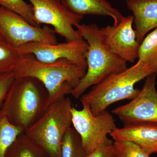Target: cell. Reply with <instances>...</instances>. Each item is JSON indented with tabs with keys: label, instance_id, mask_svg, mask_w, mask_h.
<instances>
[{
	"label": "cell",
	"instance_id": "6da1fadb",
	"mask_svg": "<svg viewBox=\"0 0 157 157\" xmlns=\"http://www.w3.org/2000/svg\"><path fill=\"white\" fill-rule=\"evenodd\" d=\"M87 64L63 59L51 63L37 60L31 54H22L13 73L15 78L31 77L42 82L48 93L47 107L71 94L85 75Z\"/></svg>",
	"mask_w": 157,
	"mask_h": 157
},
{
	"label": "cell",
	"instance_id": "7a4b0ae2",
	"mask_svg": "<svg viewBox=\"0 0 157 157\" xmlns=\"http://www.w3.org/2000/svg\"><path fill=\"white\" fill-rule=\"evenodd\" d=\"M76 28L88 45L86 73L71 94L75 99H78L90 87L110 75L123 72L128 67L126 62L109 49L101 28L97 25L79 24Z\"/></svg>",
	"mask_w": 157,
	"mask_h": 157
},
{
	"label": "cell",
	"instance_id": "3957f363",
	"mask_svg": "<svg viewBox=\"0 0 157 157\" xmlns=\"http://www.w3.org/2000/svg\"><path fill=\"white\" fill-rule=\"evenodd\" d=\"M48 93L42 82L31 77L15 78L0 110L15 126L25 131L47 108Z\"/></svg>",
	"mask_w": 157,
	"mask_h": 157
},
{
	"label": "cell",
	"instance_id": "277c9868",
	"mask_svg": "<svg viewBox=\"0 0 157 157\" xmlns=\"http://www.w3.org/2000/svg\"><path fill=\"white\" fill-rule=\"evenodd\" d=\"M153 73L157 74V68L138 60L130 68L93 86L80 97V102L87 104L93 114L98 115L116 102L135 98L140 90L135 84Z\"/></svg>",
	"mask_w": 157,
	"mask_h": 157
},
{
	"label": "cell",
	"instance_id": "5b68a950",
	"mask_svg": "<svg viewBox=\"0 0 157 157\" xmlns=\"http://www.w3.org/2000/svg\"><path fill=\"white\" fill-rule=\"evenodd\" d=\"M73 107L68 97L54 102L33 125L25 131L26 135L50 157H61L63 138L72 125Z\"/></svg>",
	"mask_w": 157,
	"mask_h": 157
},
{
	"label": "cell",
	"instance_id": "8992f818",
	"mask_svg": "<svg viewBox=\"0 0 157 157\" xmlns=\"http://www.w3.org/2000/svg\"><path fill=\"white\" fill-rule=\"evenodd\" d=\"M82 104L81 109L72 107L71 113L72 125L80 136L86 156L113 144L108 136L117 127L113 116L107 109L94 115L87 104Z\"/></svg>",
	"mask_w": 157,
	"mask_h": 157
},
{
	"label": "cell",
	"instance_id": "52a82bcc",
	"mask_svg": "<svg viewBox=\"0 0 157 157\" xmlns=\"http://www.w3.org/2000/svg\"><path fill=\"white\" fill-rule=\"evenodd\" d=\"M33 8L34 19L38 26H51L56 34L66 42L82 40L74 27L80 24L83 17L70 12L61 0H29Z\"/></svg>",
	"mask_w": 157,
	"mask_h": 157
},
{
	"label": "cell",
	"instance_id": "ba28073f",
	"mask_svg": "<svg viewBox=\"0 0 157 157\" xmlns=\"http://www.w3.org/2000/svg\"><path fill=\"white\" fill-rule=\"evenodd\" d=\"M0 33L17 48L32 42L58 43L53 29L33 25L19 14L1 6Z\"/></svg>",
	"mask_w": 157,
	"mask_h": 157
},
{
	"label": "cell",
	"instance_id": "9c48e42d",
	"mask_svg": "<svg viewBox=\"0 0 157 157\" xmlns=\"http://www.w3.org/2000/svg\"><path fill=\"white\" fill-rule=\"evenodd\" d=\"M157 73L145 78L138 94L128 104L114 108L111 113L125 125L141 123H157Z\"/></svg>",
	"mask_w": 157,
	"mask_h": 157
},
{
	"label": "cell",
	"instance_id": "30bf717a",
	"mask_svg": "<svg viewBox=\"0 0 157 157\" xmlns=\"http://www.w3.org/2000/svg\"><path fill=\"white\" fill-rule=\"evenodd\" d=\"M88 49V45L84 39L53 44L32 42L18 48L21 54H31L37 60L45 63H51L66 59L86 64Z\"/></svg>",
	"mask_w": 157,
	"mask_h": 157
},
{
	"label": "cell",
	"instance_id": "8fae6325",
	"mask_svg": "<svg viewBox=\"0 0 157 157\" xmlns=\"http://www.w3.org/2000/svg\"><path fill=\"white\" fill-rule=\"evenodd\" d=\"M133 15L123 17L117 24L101 28L104 40L113 52L125 61L134 63L138 59L140 43L133 28Z\"/></svg>",
	"mask_w": 157,
	"mask_h": 157
},
{
	"label": "cell",
	"instance_id": "7c38bea8",
	"mask_svg": "<svg viewBox=\"0 0 157 157\" xmlns=\"http://www.w3.org/2000/svg\"><path fill=\"white\" fill-rule=\"evenodd\" d=\"M109 135L114 141H131L150 155L157 153V123L125 125L116 128Z\"/></svg>",
	"mask_w": 157,
	"mask_h": 157
},
{
	"label": "cell",
	"instance_id": "4fadbf2b",
	"mask_svg": "<svg viewBox=\"0 0 157 157\" xmlns=\"http://www.w3.org/2000/svg\"><path fill=\"white\" fill-rule=\"evenodd\" d=\"M126 4L133 14L136 38L140 43L157 28V0H126Z\"/></svg>",
	"mask_w": 157,
	"mask_h": 157
},
{
	"label": "cell",
	"instance_id": "5bb4252c",
	"mask_svg": "<svg viewBox=\"0 0 157 157\" xmlns=\"http://www.w3.org/2000/svg\"><path fill=\"white\" fill-rule=\"evenodd\" d=\"M64 6L73 14L83 17L85 15L109 16L118 23L124 17L107 0H61Z\"/></svg>",
	"mask_w": 157,
	"mask_h": 157
},
{
	"label": "cell",
	"instance_id": "9a60e30c",
	"mask_svg": "<svg viewBox=\"0 0 157 157\" xmlns=\"http://www.w3.org/2000/svg\"><path fill=\"white\" fill-rule=\"evenodd\" d=\"M5 157H50L45 151L26 135L20 134L9 147Z\"/></svg>",
	"mask_w": 157,
	"mask_h": 157
},
{
	"label": "cell",
	"instance_id": "2e32d148",
	"mask_svg": "<svg viewBox=\"0 0 157 157\" xmlns=\"http://www.w3.org/2000/svg\"><path fill=\"white\" fill-rule=\"evenodd\" d=\"M21 55L0 33V74L13 72Z\"/></svg>",
	"mask_w": 157,
	"mask_h": 157
},
{
	"label": "cell",
	"instance_id": "e0dca14e",
	"mask_svg": "<svg viewBox=\"0 0 157 157\" xmlns=\"http://www.w3.org/2000/svg\"><path fill=\"white\" fill-rule=\"evenodd\" d=\"M138 60L157 68V28L147 34L140 43Z\"/></svg>",
	"mask_w": 157,
	"mask_h": 157
},
{
	"label": "cell",
	"instance_id": "ac0fdd59",
	"mask_svg": "<svg viewBox=\"0 0 157 157\" xmlns=\"http://www.w3.org/2000/svg\"><path fill=\"white\" fill-rule=\"evenodd\" d=\"M24 130L12 124L0 110V157H5L8 148Z\"/></svg>",
	"mask_w": 157,
	"mask_h": 157
},
{
	"label": "cell",
	"instance_id": "d6986e66",
	"mask_svg": "<svg viewBox=\"0 0 157 157\" xmlns=\"http://www.w3.org/2000/svg\"><path fill=\"white\" fill-rule=\"evenodd\" d=\"M85 153L81 138L72 127L68 129L63 138L61 157H84Z\"/></svg>",
	"mask_w": 157,
	"mask_h": 157
},
{
	"label": "cell",
	"instance_id": "ffe728a7",
	"mask_svg": "<svg viewBox=\"0 0 157 157\" xmlns=\"http://www.w3.org/2000/svg\"><path fill=\"white\" fill-rule=\"evenodd\" d=\"M0 6L19 14L31 24L38 26L34 20L32 5L25 0H0Z\"/></svg>",
	"mask_w": 157,
	"mask_h": 157
},
{
	"label": "cell",
	"instance_id": "44dd1931",
	"mask_svg": "<svg viewBox=\"0 0 157 157\" xmlns=\"http://www.w3.org/2000/svg\"><path fill=\"white\" fill-rule=\"evenodd\" d=\"M116 157H150L136 144L128 141H114Z\"/></svg>",
	"mask_w": 157,
	"mask_h": 157
},
{
	"label": "cell",
	"instance_id": "7402d4cb",
	"mask_svg": "<svg viewBox=\"0 0 157 157\" xmlns=\"http://www.w3.org/2000/svg\"><path fill=\"white\" fill-rule=\"evenodd\" d=\"M15 78L13 72L0 74V107Z\"/></svg>",
	"mask_w": 157,
	"mask_h": 157
},
{
	"label": "cell",
	"instance_id": "603a6c76",
	"mask_svg": "<svg viewBox=\"0 0 157 157\" xmlns=\"http://www.w3.org/2000/svg\"><path fill=\"white\" fill-rule=\"evenodd\" d=\"M84 157H116L113 144L97 149Z\"/></svg>",
	"mask_w": 157,
	"mask_h": 157
}]
</instances>
